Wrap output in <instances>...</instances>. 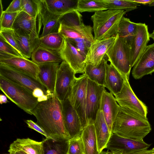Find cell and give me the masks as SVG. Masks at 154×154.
<instances>
[{
    "mask_svg": "<svg viewBox=\"0 0 154 154\" xmlns=\"http://www.w3.org/2000/svg\"><path fill=\"white\" fill-rule=\"evenodd\" d=\"M36 123L49 137L59 136L69 139L64 124L61 102L55 95L38 102L31 111Z\"/></svg>",
    "mask_w": 154,
    "mask_h": 154,
    "instance_id": "obj_1",
    "label": "cell"
},
{
    "mask_svg": "<svg viewBox=\"0 0 154 154\" xmlns=\"http://www.w3.org/2000/svg\"><path fill=\"white\" fill-rule=\"evenodd\" d=\"M151 130L147 117L119 106L112 133L123 137L142 140Z\"/></svg>",
    "mask_w": 154,
    "mask_h": 154,
    "instance_id": "obj_2",
    "label": "cell"
},
{
    "mask_svg": "<svg viewBox=\"0 0 154 154\" xmlns=\"http://www.w3.org/2000/svg\"><path fill=\"white\" fill-rule=\"evenodd\" d=\"M126 13L124 10L115 9L95 12L91 17L94 40L116 36L120 21Z\"/></svg>",
    "mask_w": 154,
    "mask_h": 154,
    "instance_id": "obj_3",
    "label": "cell"
},
{
    "mask_svg": "<svg viewBox=\"0 0 154 154\" xmlns=\"http://www.w3.org/2000/svg\"><path fill=\"white\" fill-rule=\"evenodd\" d=\"M0 89L11 101L24 111L32 115L31 111L38 102L26 88L0 75Z\"/></svg>",
    "mask_w": 154,
    "mask_h": 154,
    "instance_id": "obj_4",
    "label": "cell"
},
{
    "mask_svg": "<svg viewBox=\"0 0 154 154\" xmlns=\"http://www.w3.org/2000/svg\"><path fill=\"white\" fill-rule=\"evenodd\" d=\"M108 60L120 72L123 79H129L131 68L130 48L123 38L117 35L114 42L106 53Z\"/></svg>",
    "mask_w": 154,
    "mask_h": 154,
    "instance_id": "obj_5",
    "label": "cell"
},
{
    "mask_svg": "<svg viewBox=\"0 0 154 154\" xmlns=\"http://www.w3.org/2000/svg\"><path fill=\"white\" fill-rule=\"evenodd\" d=\"M88 80L84 73L76 77L66 97L77 112L83 129L87 125L85 111Z\"/></svg>",
    "mask_w": 154,
    "mask_h": 154,
    "instance_id": "obj_6",
    "label": "cell"
},
{
    "mask_svg": "<svg viewBox=\"0 0 154 154\" xmlns=\"http://www.w3.org/2000/svg\"><path fill=\"white\" fill-rule=\"evenodd\" d=\"M0 75L28 89L32 93L36 89L42 90L45 95L50 97L55 94L49 91L39 81L5 64L0 63Z\"/></svg>",
    "mask_w": 154,
    "mask_h": 154,
    "instance_id": "obj_7",
    "label": "cell"
},
{
    "mask_svg": "<svg viewBox=\"0 0 154 154\" xmlns=\"http://www.w3.org/2000/svg\"><path fill=\"white\" fill-rule=\"evenodd\" d=\"M105 88L104 86L99 85L88 78L85 111L87 124H94L100 109Z\"/></svg>",
    "mask_w": 154,
    "mask_h": 154,
    "instance_id": "obj_8",
    "label": "cell"
},
{
    "mask_svg": "<svg viewBox=\"0 0 154 154\" xmlns=\"http://www.w3.org/2000/svg\"><path fill=\"white\" fill-rule=\"evenodd\" d=\"M129 80L127 78L124 79L122 89L115 96L116 100L120 106L128 108L147 117V107L136 96L130 86Z\"/></svg>",
    "mask_w": 154,
    "mask_h": 154,
    "instance_id": "obj_9",
    "label": "cell"
},
{
    "mask_svg": "<svg viewBox=\"0 0 154 154\" xmlns=\"http://www.w3.org/2000/svg\"><path fill=\"white\" fill-rule=\"evenodd\" d=\"M75 73L69 65L63 60L59 65L56 76L54 93L61 101L67 97L75 81Z\"/></svg>",
    "mask_w": 154,
    "mask_h": 154,
    "instance_id": "obj_10",
    "label": "cell"
},
{
    "mask_svg": "<svg viewBox=\"0 0 154 154\" xmlns=\"http://www.w3.org/2000/svg\"><path fill=\"white\" fill-rule=\"evenodd\" d=\"M0 63L8 65L39 81L38 66L32 60L0 52Z\"/></svg>",
    "mask_w": 154,
    "mask_h": 154,
    "instance_id": "obj_11",
    "label": "cell"
},
{
    "mask_svg": "<svg viewBox=\"0 0 154 154\" xmlns=\"http://www.w3.org/2000/svg\"><path fill=\"white\" fill-rule=\"evenodd\" d=\"M38 33L42 24L43 25L42 32L39 38L50 34L58 32L60 24L59 19L61 15L51 12L47 8L43 0H38Z\"/></svg>",
    "mask_w": 154,
    "mask_h": 154,
    "instance_id": "obj_12",
    "label": "cell"
},
{
    "mask_svg": "<svg viewBox=\"0 0 154 154\" xmlns=\"http://www.w3.org/2000/svg\"><path fill=\"white\" fill-rule=\"evenodd\" d=\"M61 103L65 128L69 139L80 137L83 128L77 112L67 97Z\"/></svg>",
    "mask_w": 154,
    "mask_h": 154,
    "instance_id": "obj_13",
    "label": "cell"
},
{
    "mask_svg": "<svg viewBox=\"0 0 154 154\" xmlns=\"http://www.w3.org/2000/svg\"><path fill=\"white\" fill-rule=\"evenodd\" d=\"M150 38L147 26L145 23H137L136 33L130 47L131 68L134 66L146 49Z\"/></svg>",
    "mask_w": 154,
    "mask_h": 154,
    "instance_id": "obj_14",
    "label": "cell"
},
{
    "mask_svg": "<svg viewBox=\"0 0 154 154\" xmlns=\"http://www.w3.org/2000/svg\"><path fill=\"white\" fill-rule=\"evenodd\" d=\"M150 146L143 140H134L112 133L106 148L110 151L122 150L130 153L147 149Z\"/></svg>",
    "mask_w": 154,
    "mask_h": 154,
    "instance_id": "obj_15",
    "label": "cell"
},
{
    "mask_svg": "<svg viewBox=\"0 0 154 154\" xmlns=\"http://www.w3.org/2000/svg\"><path fill=\"white\" fill-rule=\"evenodd\" d=\"M59 53L63 60L69 65L75 74L84 73L85 58L79 53L67 38H64Z\"/></svg>",
    "mask_w": 154,
    "mask_h": 154,
    "instance_id": "obj_16",
    "label": "cell"
},
{
    "mask_svg": "<svg viewBox=\"0 0 154 154\" xmlns=\"http://www.w3.org/2000/svg\"><path fill=\"white\" fill-rule=\"evenodd\" d=\"M154 72V43L147 45L133 67L132 76L136 79Z\"/></svg>",
    "mask_w": 154,
    "mask_h": 154,
    "instance_id": "obj_17",
    "label": "cell"
},
{
    "mask_svg": "<svg viewBox=\"0 0 154 154\" xmlns=\"http://www.w3.org/2000/svg\"><path fill=\"white\" fill-rule=\"evenodd\" d=\"M37 17H32L24 11H21L15 19L12 29L16 33L22 36L33 38H39L36 26Z\"/></svg>",
    "mask_w": 154,
    "mask_h": 154,
    "instance_id": "obj_18",
    "label": "cell"
},
{
    "mask_svg": "<svg viewBox=\"0 0 154 154\" xmlns=\"http://www.w3.org/2000/svg\"><path fill=\"white\" fill-rule=\"evenodd\" d=\"M116 36L100 40H94L91 44L85 57V63L97 66L106 56V53L113 44Z\"/></svg>",
    "mask_w": 154,
    "mask_h": 154,
    "instance_id": "obj_19",
    "label": "cell"
},
{
    "mask_svg": "<svg viewBox=\"0 0 154 154\" xmlns=\"http://www.w3.org/2000/svg\"><path fill=\"white\" fill-rule=\"evenodd\" d=\"M119 106L115 98L105 88L103 93L100 110L102 112L110 132L113 123L117 114Z\"/></svg>",
    "mask_w": 154,
    "mask_h": 154,
    "instance_id": "obj_20",
    "label": "cell"
},
{
    "mask_svg": "<svg viewBox=\"0 0 154 154\" xmlns=\"http://www.w3.org/2000/svg\"><path fill=\"white\" fill-rule=\"evenodd\" d=\"M38 65L39 80L49 91L55 94L57 74L59 63H48Z\"/></svg>",
    "mask_w": 154,
    "mask_h": 154,
    "instance_id": "obj_21",
    "label": "cell"
},
{
    "mask_svg": "<svg viewBox=\"0 0 154 154\" xmlns=\"http://www.w3.org/2000/svg\"><path fill=\"white\" fill-rule=\"evenodd\" d=\"M93 31L91 26L83 23L69 26L60 24L58 32L65 38H82L93 42L94 39Z\"/></svg>",
    "mask_w": 154,
    "mask_h": 154,
    "instance_id": "obj_22",
    "label": "cell"
},
{
    "mask_svg": "<svg viewBox=\"0 0 154 154\" xmlns=\"http://www.w3.org/2000/svg\"><path fill=\"white\" fill-rule=\"evenodd\" d=\"M70 139L59 136L42 140L43 154H68Z\"/></svg>",
    "mask_w": 154,
    "mask_h": 154,
    "instance_id": "obj_23",
    "label": "cell"
},
{
    "mask_svg": "<svg viewBox=\"0 0 154 154\" xmlns=\"http://www.w3.org/2000/svg\"><path fill=\"white\" fill-rule=\"evenodd\" d=\"M107 61L106 60L105 63L106 74L104 86L115 96L121 91L124 80L118 70L110 63L108 64Z\"/></svg>",
    "mask_w": 154,
    "mask_h": 154,
    "instance_id": "obj_24",
    "label": "cell"
},
{
    "mask_svg": "<svg viewBox=\"0 0 154 154\" xmlns=\"http://www.w3.org/2000/svg\"><path fill=\"white\" fill-rule=\"evenodd\" d=\"M9 152H22L25 154H43L42 143L29 138H17L10 145Z\"/></svg>",
    "mask_w": 154,
    "mask_h": 154,
    "instance_id": "obj_25",
    "label": "cell"
},
{
    "mask_svg": "<svg viewBox=\"0 0 154 154\" xmlns=\"http://www.w3.org/2000/svg\"><path fill=\"white\" fill-rule=\"evenodd\" d=\"M98 151L99 153L106 148L111 133L102 112L100 110L94 123Z\"/></svg>",
    "mask_w": 154,
    "mask_h": 154,
    "instance_id": "obj_26",
    "label": "cell"
},
{
    "mask_svg": "<svg viewBox=\"0 0 154 154\" xmlns=\"http://www.w3.org/2000/svg\"><path fill=\"white\" fill-rule=\"evenodd\" d=\"M80 137L84 154H99L94 124H88L83 128Z\"/></svg>",
    "mask_w": 154,
    "mask_h": 154,
    "instance_id": "obj_27",
    "label": "cell"
},
{
    "mask_svg": "<svg viewBox=\"0 0 154 154\" xmlns=\"http://www.w3.org/2000/svg\"><path fill=\"white\" fill-rule=\"evenodd\" d=\"M32 60L37 65L51 62L61 63L63 61L59 51L49 50L39 46L32 52Z\"/></svg>",
    "mask_w": 154,
    "mask_h": 154,
    "instance_id": "obj_28",
    "label": "cell"
},
{
    "mask_svg": "<svg viewBox=\"0 0 154 154\" xmlns=\"http://www.w3.org/2000/svg\"><path fill=\"white\" fill-rule=\"evenodd\" d=\"M78 0H43L48 10L51 13L62 15L76 10Z\"/></svg>",
    "mask_w": 154,
    "mask_h": 154,
    "instance_id": "obj_29",
    "label": "cell"
},
{
    "mask_svg": "<svg viewBox=\"0 0 154 154\" xmlns=\"http://www.w3.org/2000/svg\"><path fill=\"white\" fill-rule=\"evenodd\" d=\"M106 56V55L96 66L91 63L86 64L84 69V74L88 79L99 85L103 86L105 82Z\"/></svg>",
    "mask_w": 154,
    "mask_h": 154,
    "instance_id": "obj_30",
    "label": "cell"
},
{
    "mask_svg": "<svg viewBox=\"0 0 154 154\" xmlns=\"http://www.w3.org/2000/svg\"><path fill=\"white\" fill-rule=\"evenodd\" d=\"M14 32L22 55L24 58H30L32 52L39 46V38H33Z\"/></svg>",
    "mask_w": 154,
    "mask_h": 154,
    "instance_id": "obj_31",
    "label": "cell"
},
{
    "mask_svg": "<svg viewBox=\"0 0 154 154\" xmlns=\"http://www.w3.org/2000/svg\"><path fill=\"white\" fill-rule=\"evenodd\" d=\"M137 30V23L123 17L120 22L117 35L119 37L123 38L130 48Z\"/></svg>",
    "mask_w": 154,
    "mask_h": 154,
    "instance_id": "obj_32",
    "label": "cell"
},
{
    "mask_svg": "<svg viewBox=\"0 0 154 154\" xmlns=\"http://www.w3.org/2000/svg\"><path fill=\"white\" fill-rule=\"evenodd\" d=\"M64 38L59 32L50 34L39 38V46L52 51H59L63 45Z\"/></svg>",
    "mask_w": 154,
    "mask_h": 154,
    "instance_id": "obj_33",
    "label": "cell"
},
{
    "mask_svg": "<svg viewBox=\"0 0 154 154\" xmlns=\"http://www.w3.org/2000/svg\"><path fill=\"white\" fill-rule=\"evenodd\" d=\"M108 9L101 0H78L76 9L80 13L95 12Z\"/></svg>",
    "mask_w": 154,
    "mask_h": 154,
    "instance_id": "obj_34",
    "label": "cell"
},
{
    "mask_svg": "<svg viewBox=\"0 0 154 154\" xmlns=\"http://www.w3.org/2000/svg\"><path fill=\"white\" fill-rule=\"evenodd\" d=\"M108 9L124 10L126 12L136 9L140 4L131 0H101Z\"/></svg>",
    "mask_w": 154,
    "mask_h": 154,
    "instance_id": "obj_35",
    "label": "cell"
},
{
    "mask_svg": "<svg viewBox=\"0 0 154 154\" xmlns=\"http://www.w3.org/2000/svg\"><path fill=\"white\" fill-rule=\"evenodd\" d=\"M67 39L79 53L85 58L92 42L82 38Z\"/></svg>",
    "mask_w": 154,
    "mask_h": 154,
    "instance_id": "obj_36",
    "label": "cell"
},
{
    "mask_svg": "<svg viewBox=\"0 0 154 154\" xmlns=\"http://www.w3.org/2000/svg\"><path fill=\"white\" fill-rule=\"evenodd\" d=\"M22 11L33 17L38 14V0H21Z\"/></svg>",
    "mask_w": 154,
    "mask_h": 154,
    "instance_id": "obj_37",
    "label": "cell"
},
{
    "mask_svg": "<svg viewBox=\"0 0 154 154\" xmlns=\"http://www.w3.org/2000/svg\"><path fill=\"white\" fill-rule=\"evenodd\" d=\"M20 12H10L4 11L0 16V29H12L15 19Z\"/></svg>",
    "mask_w": 154,
    "mask_h": 154,
    "instance_id": "obj_38",
    "label": "cell"
},
{
    "mask_svg": "<svg viewBox=\"0 0 154 154\" xmlns=\"http://www.w3.org/2000/svg\"><path fill=\"white\" fill-rule=\"evenodd\" d=\"M0 35L22 55L16 39L14 31L13 29H0Z\"/></svg>",
    "mask_w": 154,
    "mask_h": 154,
    "instance_id": "obj_39",
    "label": "cell"
},
{
    "mask_svg": "<svg viewBox=\"0 0 154 154\" xmlns=\"http://www.w3.org/2000/svg\"><path fill=\"white\" fill-rule=\"evenodd\" d=\"M68 154H84L80 136L70 139Z\"/></svg>",
    "mask_w": 154,
    "mask_h": 154,
    "instance_id": "obj_40",
    "label": "cell"
},
{
    "mask_svg": "<svg viewBox=\"0 0 154 154\" xmlns=\"http://www.w3.org/2000/svg\"><path fill=\"white\" fill-rule=\"evenodd\" d=\"M0 52L16 56L23 57L15 48L7 42L0 35Z\"/></svg>",
    "mask_w": 154,
    "mask_h": 154,
    "instance_id": "obj_41",
    "label": "cell"
},
{
    "mask_svg": "<svg viewBox=\"0 0 154 154\" xmlns=\"http://www.w3.org/2000/svg\"><path fill=\"white\" fill-rule=\"evenodd\" d=\"M22 11L21 0H14L5 11L6 12H16Z\"/></svg>",
    "mask_w": 154,
    "mask_h": 154,
    "instance_id": "obj_42",
    "label": "cell"
},
{
    "mask_svg": "<svg viewBox=\"0 0 154 154\" xmlns=\"http://www.w3.org/2000/svg\"><path fill=\"white\" fill-rule=\"evenodd\" d=\"M25 122L28 125V127L45 136L46 138L49 137L44 130L36 123L31 120H27Z\"/></svg>",
    "mask_w": 154,
    "mask_h": 154,
    "instance_id": "obj_43",
    "label": "cell"
},
{
    "mask_svg": "<svg viewBox=\"0 0 154 154\" xmlns=\"http://www.w3.org/2000/svg\"><path fill=\"white\" fill-rule=\"evenodd\" d=\"M154 152L152 149L144 150L134 152L128 153L122 150L110 151L109 154H152Z\"/></svg>",
    "mask_w": 154,
    "mask_h": 154,
    "instance_id": "obj_44",
    "label": "cell"
},
{
    "mask_svg": "<svg viewBox=\"0 0 154 154\" xmlns=\"http://www.w3.org/2000/svg\"><path fill=\"white\" fill-rule=\"evenodd\" d=\"M131 1L140 4H142L143 5H149L153 0H131Z\"/></svg>",
    "mask_w": 154,
    "mask_h": 154,
    "instance_id": "obj_45",
    "label": "cell"
},
{
    "mask_svg": "<svg viewBox=\"0 0 154 154\" xmlns=\"http://www.w3.org/2000/svg\"><path fill=\"white\" fill-rule=\"evenodd\" d=\"M9 102L7 100V97L5 95L2 94L0 95V103L1 104Z\"/></svg>",
    "mask_w": 154,
    "mask_h": 154,
    "instance_id": "obj_46",
    "label": "cell"
},
{
    "mask_svg": "<svg viewBox=\"0 0 154 154\" xmlns=\"http://www.w3.org/2000/svg\"><path fill=\"white\" fill-rule=\"evenodd\" d=\"M10 154H25L22 152H11L10 153Z\"/></svg>",
    "mask_w": 154,
    "mask_h": 154,
    "instance_id": "obj_47",
    "label": "cell"
},
{
    "mask_svg": "<svg viewBox=\"0 0 154 154\" xmlns=\"http://www.w3.org/2000/svg\"><path fill=\"white\" fill-rule=\"evenodd\" d=\"M149 36L154 41V30L151 33L149 34Z\"/></svg>",
    "mask_w": 154,
    "mask_h": 154,
    "instance_id": "obj_48",
    "label": "cell"
},
{
    "mask_svg": "<svg viewBox=\"0 0 154 154\" xmlns=\"http://www.w3.org/2000/svg\"><path fill=\"white\" fill-rule=\"evenodd\" d=\"M99 154H109V152L108 150L107 151H102Z\"/></svg>",
    "mask_w": 154,
    "mask_h": 154,
    "instance_id": "obj_49",
    "label": "cell"
},
{
    "mask_svg": "<svg viewBox=\"0 0 154 154\" xmlns=\"http://www.w3.org/2000/svg\"><path fill=\"white\" fill-rule=\"evenodd\" d=\"M149 6H154V0H153L152 2L149 3Z\"/></svg>",
    "mask_w": 154,
    "mask_h": 154,
    "instance_id": "obj_50",
    "label": "cell"
},
{
    "mask_svg": "<svg viewBox=\"0 0 154 154\" xmlns=\"http://www.w3.org/2000/svg\"><path fill=\"white\" fill-rule=\"evenodd\" d=\"M153 151L154 152V147L153 148V149H152Z\"/></svg>",
    "mask_w": 154,
    "mask_h": 154,
    "instance_id": "obj_51",
    "label": "cell"
},
{
    "mask_svg": "<svg viewBox=\"0 0 154 154\" xmlns=\"http://www.w3.org/2000/svg\"><path fill=\"white\" fill-rule=\"evenodd\" d=\"M154 154V153H153V154Z\"/></svg>",
    "mask_w": 154,
    "mask_h": 154,
    "instance_id": "obj_52",
    "label": "cell"
},
{
    "mask_svg": "<svg viewBox=\"0 0 154 154\" xmlns=\"http://www.w3.org/2000/svg\"></svg>",
    "mask_w": 154,
    "mask_h": 154,
    "instance_id": "obj_53",
    "label": "cell"
}]
</instances>
